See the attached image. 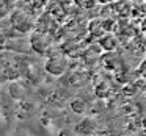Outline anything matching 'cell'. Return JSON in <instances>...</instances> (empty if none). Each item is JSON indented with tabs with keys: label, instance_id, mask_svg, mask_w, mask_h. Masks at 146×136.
<instances>
[{
	"label": "cell",
	"instance_id": "12",
	"mask_svg": "<svg viewBox=\"0 0 146 136\" xmlns=\"http://www.w3.org/2000/svg\"><path fill=\"white\" fill-rule=\"evenodd\" d=\"M143 94H145V97H146V88H145V89H143Z\"/></svg>",
	"mask_w": 146,
	"mask_h": 136
},
{
	"label": "cell",
	"instance_id": "13",
	"mask_svg": "<svg viewBox=\"0 0 146 136\" xmlns=\"http://www.w3.org/2000/svg\"><path fill=\"white\" fill-rule=\"evenodd\" d=\"M130 2H137V0H130Z\"/></svg>",
	"mask_w": 146,
	"mask_h": 136
},
{
	"label": "cell",
	"instance_id": "8",
	"mask_svg": "<svg viewBox=\"0 0 146 136\" xmlns=\"http://www.w3.org/2000/svg\"><path fill=\"white\" fill-rule=\"evenodd\" d=\"M137 74H138V77L141 80H146V58L141 60V63L138 64V67H137Z\"/></svg>",
	"mask_w": 146,
	"mask_h": 136
},
{
	"label": "cell",
	"instance_id": "7",
	"mask_svg": "<svg viewBox=\"0 0 146 136\" xmlns=\"http://www.w3.org/2000/svg\"><path fill=\"white\" fill-rule=\"evenodd\" d=\"M24 94H25V89L22 88V85H19V83H13V85L10 86V95L13 99L21 100V99H24Z\"/></svg>",
	"mask_w": 146,
	"mask_h": 136
},
{
	"label": "cell",
	"instance_id": "1",
	"mask_svg": "<svg viewBox=\"0 0 146 136\" xmlns=\"http://www.w3.org/2000/svg\"><path fill=\"white\" fill-rule=\"evenodd\" d=\"M68 67H69V61L68 57L63 53H54L49 55L47 60L44 63V69L47 74H50L52 77H61L66 74Z\"/></svg>",
	"mask_w": 146,
	"mask_h": 136
},
{
	"label": "cell",
	"instance_id": "9",
	"mask_svg": "<svg viewBox=\"0 0 146 136\" xmlns=\"http://www.w3.org/2000/svg\"><path fill=\"white\" fill-rule=\"evenodd\" d=\"M58 136H77V133H76V130L74 128H61L60 130V133H58Z\"/></svg>",
	"mask_w": 146,
	"mask_h": 136
},
{
	"label": "cell",
	"instance_id": "5",
	"mask_svg": "<svg viewBox=\"0 0 146 136\" xmlns=\"http://www.w3.org/2000/svg\"><path fill=\"white\" fill-rule=\"evenodd\" d=\"M69 108H71L72 113L79 114V116H85L86 111H88V103H86L83 99L76 97V99H72V100L69 102Z\"/></svg>",
	"mask_w": 146,
	"mask_h": 136
},
{
	"label": "cell",
	"instance_id": "11",
	"mask_svg": "<svg viewBox=\"0 0 146 136\" xmlns=\"http://www.w3.org/2000/svg\"><path fill=\"white\" fill-rule=\"evenodd\" d=\"M143 128L146 130V117H145V119H143Z\"/></svg>",
	"mask_w": 146,
	"mask_h": 136
},
{
	"label": "cell",
	"instance_id": "2",
	"mask_svg": "<svg viewBox=\"0 0 146 136\" xmlns=\"http://www.w3.org/2000/svg\"><path fill=\"white\" fill-rule=\"evenodd\" d=\"M30 47L38 55H46L49 52V47H50V39L42 32H36L30 38Z\"/></svg>",
	"mask_w": 146,
	"mask_h": 136
},
{
	"label": "cell",
	"instance_id": "3",
	"mask_svg": "<svg viewBox=\"0 0 146 136\" xmlns=\"http://www.w3.org/2000/svg\"><path fill=\"white\" fill-rule=\"evenodd\" d=\"M11 27L19 33H27L33 28V20L29 16H25L22 11H14L11 14Z\"/></svg>",
	"mask_w": 146,
	"mask_h": 136
},
{
	"label": "cell",
	"instance_id": "10",
	"mask_svg": "<svg viewBox=\"0 0 146 136\" xmlns=\"http://www.w3.org/2000/svg\"><path fill=\"white\" fill-rule=\"evenodd\" d=\"M96 5H108V3H113L115 0H94Z\"/></svg>",
	"mask_w": 146,
	"mask_h": 136
},
{
	"label": "cell",
	"instance_id": "6",
	"mask_svg": "<svg viewBox=\"0 0 146 136\" xmlns=\"http://www.w3.org/2000/svg\"><path fill=\"white\" fill-rule=\"evenodd\" d=\"M101 47L104 49L105 52H113V50H116V47H118L116 38H115V36H111V35L104 36V38L101 39Z\"/></svg>",
	"mask_w": 146,
	"mask_h": 136
},
{
	"label": "cell",
	"instance_id": "4",
	"mask_svg": "<svg viewBox=\"0 0 146 136\" xmlns=\"http://www.w3.org/2000/svg\"><path fill=\"white\" fill-rule=\"evenodd\" d=\"M74 130H76L77 136H93L98 131V122L93 117L85 116L74 125Z\"/></svg>",
	"mask_w": 146,
	"mask_h": 136
}]
</instances>
